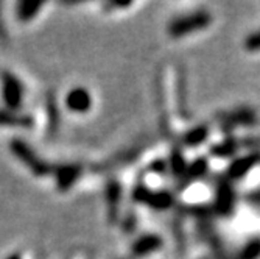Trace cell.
I'll use <instances>...</instances> for the list:
<instances>
[{"label": "cell", "mask_w": 260, "mask_h": 259, "mask_svg": "<svg viewBox=\"0 0 260 259\" xmlns=\"http://www.w3.org/2000/svg\"><path fill=\"white\" fill-rule=\"evenodd\" d=\"M80 177V167L78 166H61L56 170V184L59 191H69L70 186H72Z\"/></svg>", "instance_id": "obj_4"}, {"label": "cell", "mask_w": 260, "mask_h": 259, "mask_svg": "<svg viewBox=\"0 0 260 259\" xmlns=\"http://www.w3.org/2000/svg\"><path fill=\"white\" fill-rule=\"evenodd\" d=\"M2 92H4V100L10 109L20 108L23 99V89L20 81L10 72L2 74Z\"/></svg>", "instance_id": "obj_2"}, {"label": "cell", "mask_w": 260, "mask_h": 259, "mask_svg": "<svg viewBox=\"0 0 260 259\" xmlns=\"http://www.w3.org/2000/svg\"><path fill=\"white\" fill-rule=\"evenodd\" d=\"M0 125H7V127H23L28 128L33 125L31 117L28 116H20L11 111L0 109Z\"/></svg>", "instance_id": "obj_5"}, {"label": "cell", "mask_w": 260, "mask_h": 259, "mask_svg": "<svg viewBox=\"0 0 260 259\" xmlns=\"http://www.w3.org/2000/svg\"><path fill=\"white\" fill-rule=\"evenodd\" d=\"M10 149H11L13 155H16L36 177H47L52 172V167L49 166V164H47L45 161H42L35 153V150L27 142H23V140L13 139L11 144H10Z\"/></svg>", "instance_id": "obj_1"}, {"label": "cell", "mask_w": 260, "mask_h": 259, "mask_svg": "<svg viewBox=\"0 0 260 259\" xmlns=\"http://www.w3.org/2000/svg\"><path fill=\"white\" fill-rule=\"evenodd\" d=\"M47 111H49V119H50V127H56L58 124V114H56V103L53 99H49V103H47Z\"/></svg>", "instance_id": "obj_7"}, {"label": "cell", "mask_w": 260, "mask_h": 259, "mask_svg": "<svg viewBox=\"0 0 260 259\" xmlns=\"http://www.w3.org/2000/svg\"><path fill=\"white\" fill-rule=\"evenodd\" d=\"M42 7H44V4H41V2H20L17 5V16L23 22L31 20L39 13V10Z\"/></svg>", "instance_id": "obj_6"}, {"label": "cell", "mask_w": 260, "mask_h": 259, "mask_svg": "<svg viewBox=\"0 0 260 259\" xmlns=\"http://www.w3.org/2000/svg\"><path fill=\"white\" fill-rule=\"evenodd\" d=\"M7 259H22V257H20V254H19V253H14V254L8 256Z\"/></svg>", "instance_id": "obj_8"}, {"label": "cell", "mask_w": 260, "mask_h": 259, "mask_svg": "<svg viewBox=\"0 0 260 259\" xmlns=\"http://www.w3.org/2000/svg\"><path fill=\"white\" fill-rule=\"evenodd\" d=\"M66 105L70 111H74V112H84L92 105L90 94L83 88L72 89L66 97Z\"/></svg>", "instance_id": "obj_3"}]
</instances>
